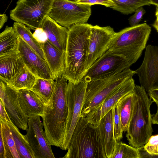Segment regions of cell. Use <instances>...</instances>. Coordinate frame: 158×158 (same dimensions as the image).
Instances as JSON below:
<instances>
[{"label":"cell","instance_id":"obj_13","mask_svg":"<svg viewBox=\"0 0 158 158\" xmlns=\"http://www.w3.org/2000/svg\"><path fill=\"white\" fill-rule=\"evenodd\" d=\"M115 33L113 28L109 26L101 27L98 25L92 26L86 62V70L108 50Z\"/></svg>","mask_w":158,"mask_h":158},{"label":"cell","instance_id":"obj_30","mask_svg":"<svg viewBox=\"0 0 158 158\" xmlns=\"http://www.w3.org/2000/svg\"><path fill=\"white\" fill-rule=\"evenodd\" d=\"M140 158L138 148L122 142L116 141L110 158Z\"/></svg>","mask_w":158,"mask_h":158},{"label":"cell","instance_id":"obj_19","mask_svg":"<svg viewBox=\"0 0 158 158\" xmlns=\"http://www.w3.org/2000/svg\"><path fill=\"white\" fill-rule=\"evenodd\" d=\"M98 125L104 152L106 158H110L116 143L114 131L112 108L101 119Z\"/></svg>","mask_w":158,"mask_h":158},{"label":"cell","instance_id":"obj_7","mask_svg":"<svg viewBox=\"0 0 158 158\" xmlns=\"http://www.w3.org/2000/svg\"><path fill=\"white\" fill-rule=\"evenodd\" d=\"M54 0H18L10 10V18L35 30L41 28Z\"/></svg>","mask_w":158,"mask_h":158},{"label":"cell","instance_id":"obj_28","mask_svg":"<svg viewBox=\"0 0 158 158\" xmlns=\"http://www.w3.org/2000/svg\"><path fill=\"white\" fill-rule=\"evenodd\" d=\"M0 131L3 140L6 158H20L10 128L6 123L0 121Z\"/></svg>","mask_w":158,"mask_h":158},{"label":"cell","instance_id":"obj_38","mask_svg":"<svg viewBox=\"0 0 158 158\" xmlns=\"http://www.w3.org/2000/svg\"><path fill=\"white\" fill-rule=\"evenodd\" d=\"M140 158H158V156H152L149 154L144 149L143 146L138 148Z\"/></svg>","mask_w":158,"mask_h":158},{"label":"cell","instance_id":"obj_23","mask_svg":"<svg viewBox=\"0 0 158 158\" xmlns=\"http://www.w3.org/2000/svg\"><path fill=\"white\" fill-rule=\"evenodd\" d=\"M6 123L11 133L20 158H35L32 149L24 135L20 132L19 128L12 122Z\"/></svg>","mask_w":158,"mask_h":158},{"label":"cell","instance_id":"obj_37","mask_svg":"<svg viewBox=\"0 0 158 158\" xmlns=\"http://www.w3.org/2000/svg\"><path fill=\"white\" fill-rule=\"evenodd\" d=\"M0 121L5 123L12 122L7 114L2 101L0 100Z\"/></svg>","mask_w":158,"mask_h":158},{"label":"cell","instance_id":"obj_22","mask_svg":"<svg viewBox=\"0 0 158 158\" xmlns=\"http://www.w3.org/2000/svg\"><path fill=\"white\" fill-rule=\"evenodd\" d=\"M18 35L13 27L6 26L0 34V56L18 50Z\"/></svg>","mask_w":158,"mask_h":158},{"label":"cell","instance_id":"obj_29","mask_svg":"<svg viewBox=\"0 0 158 158\" xmlns=\"http://www.w3.org/2000/svg\"><path fill=\"white\" fill-rule=\"evenodd\" d=\"M115 5L111 8L123 14L135 12L139 8L151 4L150 0H112Z\"/></svg>","mask_w":158,"mask_h":158},{"label":"cell","instance_id":"obj_42","mask_svg":"<svg viewBox=\"0 0 158 158\" xmlns=\"http://www.w3.org/2000/svg\"><path fill=\"white\" fill-rule=\"evenodd\" d=\"M151 4L155 5L156 7H158V0H150Z\"/></svg>","mask_w":158,"mask_h":158},{"label":"cell","instance_id":"obj_8","mask_svg":"<svg viewBox=\"0 0 158 158\" xmlns=\"http://www.w3.org/2000/svg\"><path fill=\"white\" fill-rule=\"evenodd\" d=\"M91 7L68 0H54L48 16L68 29L74 24L86 23L91 14Z\"/></svg>","mask_w":158,"mask_h":158},{"label":"cell","instance_id":"obj_17","mask_svg":"<svg viewBox=\"0 0 158 158\" xmlns=\"http://www.w3.org/2000/svg\"><path fill=\"white\" fill-rule=\"evenodd\" d=\"M26 67L18 50L0 56V80L7 84Z\"/></svg>","mask_w":158,"mask_h":158},{"label":"cell","instance_id":"obj_27","mask_svg":"<svg viewBox=\"0 0 158 158\" xmlns=\"http://www.w3.org/2000/svg\"><path fill=\"white\" fill-rule=\"evenodd\" d=\"M36 78L26 67L15 78L6 84L16 90H31Z\"/></svg>","mask_w":158,"mask_h":158},{"label":"cell","instance_id":"obj_20","mask_svg":"<svg viewBox=\"0 0 158 158\" xmlns=\"http://www.w3.org/2000/svg\"><path fill=\"white\" fill-rule=\"evenodd\" d=\"M19 103L25 115L28 118L36 116L42 117L45 104L40 97L31 90H18Z\"/></svg>","mask_w":158,"mask_h":158},{"label":"cell","instance_id":"obj_40","mask_svg":"<svg viewBox=\"0 0 158 158\" xmlns=\"http://www.w3.org/2000/svg\"><path fill=\"white\" fill-rule=\"evenodd\" d=\"M8 17L6 14H0V29H1L7 21Z\"/></svg>","mask_w":158,"mask_h":158},{"label":"cell","instance_id":"obj_1","mask_svg":"<svg viewBox=\"0 0 158 158\" xmlns=\"http://www.w3.org/2000/svg\"><path fill=\"white\" fill-rule=\"evenodd\" d=\"M55 80L53 93L49 102L45 105L42 118L49 143L61 149L68 114L66 96L68 80L62 75Z\"/></svg>","mask_w":158,"mask_h":158},{"label":"cell","instance_id":"obj_16","mask_svg":"<svg viewBox=\"0 0 158 158\" xmlns=\"http://www.w3.org/2000/svg\"><path fill=\"white\" fill-rule=\"evenodd\" d=\"M135 85L133 77L129 79L111 92L99 107L85 117L93 124L98 125L101 119L121 99L132 92Z\"/></svg>","mask_w":158,"mask_h":158},{"label":"cell","instance_id":"obj_11","mask_svg":"<svg viewBox=\"0 0 158 158\" xmlns=\"http://www.w3.org/2000/svg\"><path fill=\"white\" fill-rule=\"evenodd\" d=\"M40 117L38 115L29 118L28 128L24 136L32 149L35 158H55L52 145L43 130L44 126Z\"/></svg>","mask_w":158,"mask_h":158},{"label":"cell","instance_id":"obj_3","mask_svg":"<svg viewBox=\"0 0 158 158\" xmlns=\"http://www.w3.org/2000/svg\"><path fill=\"white\" fill-rule=\"evenodd\" d=\"M134 92V104L126 136L130 145L138 148L147 142L153 131L150 110L153 102L140 85H135Z\"/></svg>","mask_w":158,"mask_h":158},{"label":"cell","instance_id":"obj_33","mask_svg":"<svg viewBox=\"0 0 158 158\" xmlns=\"http://www.w3.org/2000/svg\"><path fill=\"white\" fill-rule=\"evenodd\" d=\"M78 3L88 5H101L106 7L111 8L115 5L112 0H79L77 2Z\"/></svg>","mask_w":158,"mask_h":158},{"label":"cell","instance_id":"obj_25","mask_svg":"<svg viewBox=\"0 0 158 158\" xmlns=\"http://www.w3.org/2000/svg\"><path fill=\"white\" fill-rule=\"evenodd\" d=\"M13 27L17 35L42 58L45 60L44 54L39 43L34 37L30 28L22 23L14 22Z\"/></svg>","mask_w":158,"mask_h":158},{"label":"cell","instance_id":"obj_43","mask_svg":"<svg viewBox=\"0 0 158 158\" xmlns=\"http://www.w3.org/2000/svg\"><path fill=\"white\" fill-rule=\"evenodd\" d=\"M68 0L73 2H77V1H78L79 0Z\"/></svg>","mask_w":158,"mask_h":158},{"label":"cell","instance_id":"obj_31","mask_svg":"<svg viewBox=\"0 0 158 158\" xmlns=\"http://www.w3.org/2000/svg\"><path fill=\"white\" fill-rule=\"evenodd\" d=\"M113 123L114 136L116 141H119L123 138L122 130L120 118L117 103L112 108Z\"/></svg>","mask_w":158,"mask_h":158},{"label":"cell","instance_id":"obj_21","mask_svg":"<svg viewBox=\"0 0 158 158\" xmlns=\"http://www.w3.org/2000/svg\"><path fill=\"white\" fill-rule=\"evenodd\" d=\"M41 28L46 33L49 41L59 49L65 52L68 28L60 25L48 15Z\"/></svg>","mask_w":158,"mask_h":158},{"label":"cell","instance_id":"obj_35","mask_svg":"<svg viewBox=\"0 0 158 158\" xmlns=\"http://www.w3.org/2000/svg\"><path fill=\"white\" fill-rule=\"evenodd\" d=\"M150 98L156 104L157 110L155 114H152V123L158 125V88L152 90L148 92Z\"/></svg>","mask_w":158,"mask_h":158},{"label":"cell","instance_id":"obj_2","mask_svg":"<svg viewBox=\"0 0 158 158\" xmlns=\"http://www.w3.org/2000/svg\"><path fill=\"white\" fill-rule=\"evenodd\" d=\"M92 26L86 23H79L68 28L63 75L74 84L82 81L86 71V62Z\"/></svg>","mask_w":158,"mask_h":158},{"label":"cell","instance_id":"obj_4","mask_svg":"<svg viewBox=\"0 0 158 158\" xmlns=\"http://www.w3.org/2000/svg\"><path fill=\"white\" fill-rule=\"evenodd\" d=\"M65 158H106L101 143L98 125L80 117Z\"/></svg>","mask_w":158,"mask_h":158},{"label":"cell","instance_id":"obj_5","mask_svg":"<svg viewBox=\"0 0 158 158\" xmlns=\"http://www.w3.org/2000/svg\"><path fill=\"white\" fill-rule=\"evenodd\" d=\"M151 31L146 23L125 28L115 33L108 50L125 57L131 66L146 48Z\"/></svg>","mask_w":158,"mask_h":158},{"label":"cell","instance_id":"obj_39","mask_svg":"<svg viewBox=\"0 0 158 158\" xmlns=\"http://www.w3.org/2000/svg\"><path fill=\"white\" fill-rule=\"evenodd\" d=\"M0 135V158H6V153L2 132Z\"/></svg>","mask_w":158,"mask_h":158},{"label":"cell","instance_id":"obj_41","mask_svg":"<svg viewBox=\"0 0 158 158\" xmlns=\"http://www.w3.org/2000/svg\"><path fill=\"white\" fill-rule=\"evenodd\" d=\"M155 11V16L156 17V19L152 25V26L156 29L158 32V7H156Z\"/></svg>","mask_w":158,"mask_h":158},{"label":"cell","instance_id":"obj_36","mask_svg":"<svg viewBox=\"0 0 158 158\" xmlns=\"http://www.w3.org/2000/svg\"><path fill=\"white\" fill-rule=\"evenodd\" d=\"M33 35L39 44L44 43L48 40L46 33L41 28L36 29Z\"/></svg>","mask_w":158,"mask_h":158},{"label":"cell","instance_id":"obj_26","mask_svg":"<svg viewBox=\"0 0 158 158\" xmlns=\"http://www.w3.org/2000/svg\"><path fill=\"white\" fill-rule=\"evenodd\" d=\"M55 83L53 79L36 78L31 90L40 97L45 105L50 99Z\"/></svg>","mask_w":158,"mask_h":158},{"label":"cell","instance_id":"obj_34","mask_svg":"<svg viewBox=\"0 0 158 158\" xmlns=\"http://www.w3.org/2000/svg\"><path fill=\"white\" fill-rule=\"evenodd\" d=\"M145 12V10L143 6L138 8L135 12V14L128 19L130 26H133L138 24Z\"/></svg>","mask_w":158,"mask_h":158},{"label":"cell","instance_id":"obj_15","mask_svg":"<svg viewBox=\"0 0 158 158\" xmlns=\"http://www.w3.org/2000/svg\"><path fill=\"white\" fill-rule=\"evenodd\" d=\"M18 36L19 42L18 50L27 68L37 78L53 79L46 60L41 57L20 36Z\"/></svg>","mask_w":158,"mask_h":158},{"label":"cell","instance_id":"obj_12","mask_svg":"<svg viewBox=\"0 0 158 158\" xmlns=\"http://www.w3.org/2000/svg\"><path fill=\"white\" fill-rule=\"evenodd\" d=\"M140 86L146 92L158 88V46H146L144 56L141 66L135 70Z\"/></svg>","mask_w":158,"mask_h":158},{"label":"cell","instance_id":"obj_14","mask_svg":"<svg viewBox=\"0 0 158 158\" xmlns=\"http://www.w3.org/2000/svg\"><path fill=\"white\" fill-rule=\"evenodd\" d=\"M0 99L12 123L18 128L27 131L29 118L24 114L20 106L18 90L12 88L0 80Z\"/></svg>","mask_w":158,"mask_h":158},{"label":"cell","instance_id":"obj_6","mask_svg":"<svg viewBox=\"0 0 158 158\" xmlns=\"http://www.w3.org/2000/svg\"><path fill=\"white\" fill-rule=\"evenodd\" d=\"M135 74L128 68L114 75L87 82L80 117H85L94 111L111 92Z\"/></svg>","mask_w":158,"mask_h":158},{"label":"cell","instance_id":"obj_10","mask_svg":"<svg viewBox=\"0 0 158 158\" xmlns=\"http://www.w3.org/2000/svg\"><path fill=\"white\" fill-rule=\"evenodd\" d=\"M131 66L125 57L108 50L86 71L82 80L88 82L105 78L119 73Z\"/></svg>","mask_w":158,"mask_h":158},{"label":"cell","instance_id":"obj_32","mask_svg":"<svg viewBox=\"0 0 158 158\" xmlns=\"http://www.w3.org/2000/svg\"><path fill=\"white\" fill-rule=\"evenodd\" d=\"M143 147L149 154L158 156V134L152 135Z\"/></svg>","mask_w":158,"mask_h":158},{"label":"cell","instance_id":"obj_9","mask_svg":"<svg viewBox=\"0 0 158 158\" xmlns=\"http://www.w3.org/2000/svg\"><path fill=\"white\" fill-rule=\"evenodd\" d=\"M87 82L82 80L77 84L69 81L66 91L68 108L66 130L61 149L67 150L79 119L85 98Z\"/></svg>","mask_w":158,"mask_h":158},{"label":"cell","instance_id":"obj_18","mask_svg":"<svg viewBox=\"0 0 158 158\" xmlns=\"http://www.w3.org/2000/svg\"><path fill=\"white\" fill-rule=\"evenodd\" d=\"M45 60L52 72L53 78L56 80L63 75L65 66V52L59 49L48 40L40 44Z\"/></svg>","mask_w":158,"mask_h":158},{"label":"cell","instance_id":"obj_24","mask_svg":"<svg viewBox=\"0 0 158 158\" xmlns=\"http://www.w3.org/2000/svg\"><path fill=\"white\" fill-rule=\"evenodd\" d=\"M134 102L133 90L121 99L117 103L123 132L127 131V130L132 114Z\"/></svg>","mask_w":158,"mask_h":158}]
</instances>
